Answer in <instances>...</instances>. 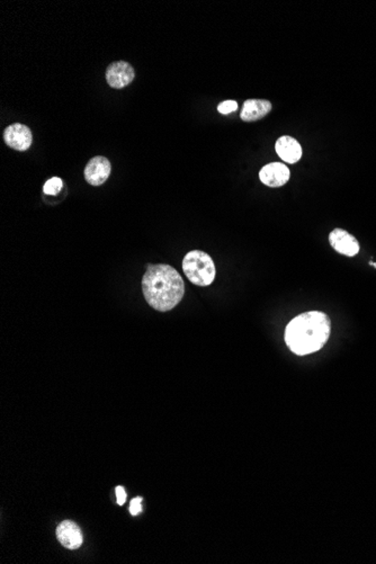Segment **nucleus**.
<instances>
[{
    "label": "nucleus",
    "instance_id": "1",
    "mask_svg": "<svg viewBox=\"0 0 376 564\" xmlns=\"http://www.w3.org/2000/svg\"><path fill=\"white\" fill-rule=\"evenodd\" d=\"M331 322L320 311H309L295 316L286 329V342L290 351L299 356L320 351L329 340Z\"/></svg>",
    "mask_w": 376,
    "mask_h": 564
},
{
    "label": "nucleus",
    "instance_id": "2",
    "mask_svg": "<svg viewBox=\"0 0 376 564\" xmlns=\"http://www.w3.org/2000/svg\"><path fill=\"white\" fill-rule=\"evenodd\" d=\"M142 291L150 307L166 312L173 310L182 301L185 294V283L171 266L149 265L142 278Z\"/></svg>",
    "mask_w": 376,
    "mask_h": 564
},
{
    "label": "nucleus",
    "instance_id": "3",
    "mask_svg": "<svg viewBox=\"0 0 376 564\" xmlns=\"http://www.w3.org/2000/svg\"><path fill=\"white\" fill-rule=\"evenodd\" d=\"M182 271L189 281L197 286H208L215 279V265L211 256L201 250H192L184 257Z\"/></svg>",
    "mask_w": 376,
    "mask_h": 564
},
{
    "label": "nucleus",
    "instance_id": "4",
    "mask_svg": "<svg viewBox=\"0 0 376 564\" xmlns=\"http://www.w3.org/2000/svg\"><path fill=\"white\" fill-rule=\"evenodd\" d=\"M4 140L11 148L18 152H25L31 147L33 137L29 126L20 123H14L4 132Z\"/></svg>",
    "mask_w": 376,
    "mask_h": 564
},
{
    "label": "nucleus",
    "instance_id": "5",
    "mask_svg": "<svg viewBox=\"0 0 376 564\" xmlns=\"http://www.w3.org/2000/svg\"><path fill=\"white\" fill-rule=\"evenodd\" d=\"M134 79V69L126 61H116L106 70V80L112 88L121 89L130 85Z\"/></svg>",
    "mask_w": 376,
    "mask_h": 564
},
{
    "label": "nucleus",
    "instance_id": "6",
    "mask_svg": "<svg viewBox=\"0 0 376 564\" xmlns=\"http://www.w3.org/2000/svg\"><path fill=\"white\" fill-rule=\"evenodd\" d=\"M329 243L337 253L347 257L356 256L361 249L356 238L344 229L337 228L331 231L329 234Z\"/></svg>",
    "mask_w": 376,
    "mask_h": 564
},
{
    "label": "nucleus",
    "instance_id": "7",
    "mask_svg": "<svg viewBox=\"0 0 376 564\" xmlns=\"http://www.w3.org/2000/svg\"><path fill=\"white\" fill-rule=\"evenodd\" d=\"M111 163L107 158L98 156L87 163L85 168L86 182L93 186H100L109 180Z\"/></svg>",
    "mask_w": 376,
    "mask_h": 564
},
{
    "label": "nucleus",
    "instance_id": "8",
    "mask_svg": "<svg viewBox=\"0 0 376 564\" xmlns=\"http://www.w3.org/2000/svg\"><path fill=\"white\" fill-rule=\"evenodd\" d=\"M290 169L288 166L281 163H271L264 166L260 171V178L262 184L269 187H281L290 180Z\"/></svg>",
    "mask_w": 376,
    "mask_h": 564
},
{
    "label": "nucleus",
    "instance_id": "9",
    "mask_svg": "<svg viewBox=\"0 0 376 564\" xmlns=\"http://www.w3.org/2000/svg\"><path fill=\"white\" fill-rule=\"evenodd\" d=\"M57 537L58 541L69 550H77L83 544L81 530L72 521H65L58 526Z\"/></svg>",
    "mask_w": 376,
    "mask_h": 564
},
{
    "label": "nucleus",
    "instance_id": "10",
    "mask_svg": "<svg viewBox=\"0 0 376 564\" xmlns=\"http://www.w3.org/2000/svg\"><path fill=\"white\" fill-rule=\"evenodd\" d=\"M275 149L281 159L288 163H297L302 157V147L299 141L288 135L279 137Z\"/></svg>",
    "mask_w": 376,
    "mask_h": 564
},
{
    "label": "nucleus",
    "instance_id": "11",
    "mask_svg": "<svg viewBox=\"0 0 376 564\" xmlns=\"http://www.w3.org/2000/svg\"><path fill=\"white\" fill-rule=\"evenodd\" d=\"M271 103L266 100H248L243 104L240 119L245 122H255L269 114Z\"/></svg>",
    "mask_w": 376,
    "mask_h": 564
},
{
    "label": "nucleus",
    "instance_id": "12",
    "mask_svg": "<svg viewBox=\"0 0 376 564\" xmlns=\"http://www.w3.org/2000/svg\"><path fill=\"white\" fill-rule=\"evenodd\" d=\"M62 188V180L59 178V177H53V178L48 180V182L44 184L43 191H44V193H46V195H53V196H55V195H58L59 193H60Z\"/></svg>",
    "mask_w": 376,
    "mask_h": 564
},
{
    "label": "nucleus",
    "instance_id": "13",
    "mask_svg": "<svg viewBox=\"0 0 376 564\" xmlns=\"http://www.w3.org/2000/svg\"><path fill=\"white\" fill-rule=\"evenodd\" d=\"M238 109L237 102L234 100H224L222 103H220L217 106V111L221 114H230L231 112H234Z\"/></svg>",
    "mask_w": 376,
    "mask_h": 564
},
{
    "label": "nucleus",
    "instance_id": "14",
    "mask_svg": "<svg viewBox=\"0 0 376 564\" xmlns=\"http://www.w3.org/2000/svg\"><path fill=\"white\" fill-rule=\"evenodd\" d=\"M141 502H142V498H141V497L132 499L131 504H130V513H131L132 515L137 516L141 513V510H142Z\"/></svg>",
    "mask_w": 376,
    "mask_h": 564
},
{
    "label": "nucleus",
    "instance_id": "15",
    "mask_svg": "<svg viewBox=\"0 0 376 564\" xmlns=\"http://www.w3.org/2000/svg\"><path fill=\"white\" fill-rule=\"evenodd\" d=\"M115 490H116L117 504L123 506V504H126V490L122 487H117Z\"/></svg>",
    "mask_w": 376,
    "mask_h": 564
}]
</instances>
